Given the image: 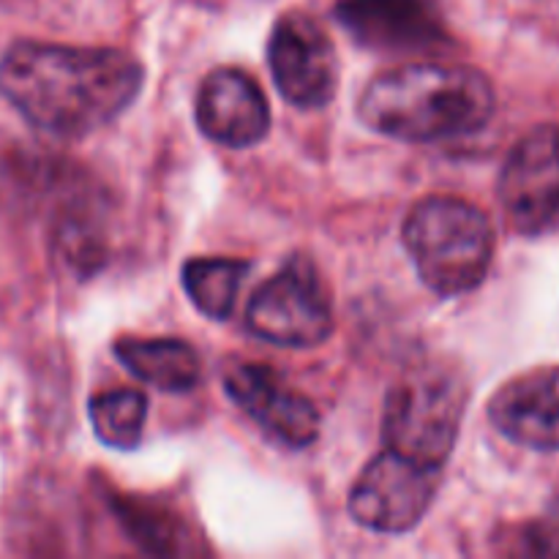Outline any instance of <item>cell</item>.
<instances>
[{
  "label": "cell",
  "instance_id": "7",
  "mask_svg": "<svg viewBox=\"0 0 559 559\" xmlns=\"http://www.w3.org/2000/svg\"><path fill=\"white\" fill-rule=\"evenodd\" d=\"M267 63L278 93L293 107H328L338 87V52L325 27L304 11H289L273 25Z\"/></svg>",
  "mask_w": 559,
  "mask_h": 559
},
{
  "label": "cell",
  "instance_id": "2",
  "mask_svg": "<svg viewBox=\"0 0 559 559\" xmlns=\"http://www.w3.org/2000/svg\"><path fill=\"white\" fill-rule=\"evenodd\" d=\"M358 115L369 129L404 142H437L484 129L495 87L484 71L459 63H407L377 76Z\"/></svg>",
  "mask_w": 559,
  "mask_h": 559
},
{
  "label": "cell",
  "instance_id": "13",
  "mask_svg": "<svg viewBox=\"0 0 559 559\" xmlns=\"http://www.w3.org/2000/svg\"><path fill=\"white\" fill-rule=\"evenodd\" d=\"M115 355L136 380L158 391H191L202 377L200 355L180 338H120Z\"/></svg>",
  "mask_w": 559,
  "mask_h": 559
},
{
  "label": "cell",
  "instance_id": "6",
  "mask_svg": "<svg viewBox=\"0 0 559 559\" xmlns=\"http://www.w3.org/2000/svg\"><path fill=\"white\" fill-rule=\"evenodd\" d=\"M440 486V469L396 451L371 459L349 491V513L377 533H407L426 516Z\"/></svg>",
  "mask_w": 559,
  "mask_h": 559
},
{
  "label": "cell",
  "instance_id": "8",
  "mask_svg": "<svg viewBox=\"0 0 559 559\" xmlns=\"http://www.w3.org/2000/svg\"><path fill=\"white\" fill-rule=\"evenodd\" d=\"M500 202L516 233L559 227V126H540L519 140L502 167Z\"/></svg>",
  "mask_w": 559,
  "mask_h": 559
},
{
  "label": "cell",
  "instance_id": "9",
  "mask_svg": "<svg viewBox=\"0 0 559 559\" xmlns=\"http://www.w3.org/2000/svg\"><path fill=\"white\" fill-rule=\"evenodd\" d=\"M229 399L262 431L289 448H306L320 435V413L304 393L262 364H235L224 374Z\"/></svg>",
  "mask_w": 559,
  "mask_h": 559
},
{
  "label": "cell",
  "instance_id": "1",
  "mask_svg": "<svg viewBox=\"0 0 559 559\" xmlns=\"http://www.w3.org/2000/svg\"><path fill=\"white\" fill-rule=\"evenodd\" d=\"M140 60L104 47L16 41L0 58V93L36 129L85 136L112 123L142 87Z\"/></svg>",
  "mask_w": 559,
  "mask_h": 559
},
{
  "label": "cell",
  "instance_id": "3",
  "mask_svg": "<svg viewBox=\"0 0 559 559\" xmlns=\"http://www.w3.org/2000/svg\"><path fill=\"white\" fill-rule=\"evenodd\" d=\"M404 246L418 276L442 298L473 293L495 257V227L473 202L426 197L404 222Z\"/></svg>",
  "mask_w": 559,
  "mask_h": 559
},
{
  "label": "cell",
  "instance_id": "15",
  "mask_svg": "<svg viewBox=\"0 0 559 559\" xmlns=\"http://www.w3.org/2000/svg\"><path fill=\"white\" fill-rule=\"evenodd\" d=\"M147 418L145 393L134 388H118V391H104L91 399V424L96 429L98 440L107 442L118 451H131L140 445L142 429Z\"/></svg>",
  "mask_w": 559,
  "mask_h": 559
},
{
  "label": "cell",
  "instance_id": "10",
  "mask_svg": "<svg viewBox=\"0 0 559 559\" xmlns=\"http://www.w3.org/2000/svg\"><path fill=\"white\" fill-rule=\"evenodd\" d=\"M336 20L355 41L380 52H407L445 41L435 0H338Z\"/></svg>",
  "mask_w": 559,
  "mask_h": 559
},
{
  "label": "cell",
  "instance_id": "11",
  "mask_svg": "<svg viewBox=\"0 0 559 559\" xmlns=\"http://www.w3.org/2000/svg\"><path fill=\"white\" fill-rule=\"evenodd\" d=\"M197 123L218 145L251 147L271 129V107L246 71L216 69L197 93Z\"/></svg>",
  "mask_w": 559,
  "mask_h": 559
},
{
  "label": "cell",
  "instance_id": "12",
  "mask_svg": "<svg viewBox=\"0 0 559 559\" xmlns=\"http://www.w3.org/2000/svg\"><path fill=\"white\" fill-rule=\"evenodd\" d=\"M502 437L533 451H559V366L513 377L489 402Z\"/></svg>",
  "mask_w": 559,
  "mask_h": 559
},
{
  "label": "cell",
  "instance_id": "4",
  "mask_svg": "<svg viewBox=\"0 0 559 559\" xmlns=\"http://www.w3.org/2000/svg\"><path fill=\"white\" fill-rule=\"evenodd\" d=\"M464 404L467 391L453 371L437 366L409 371L388 393L382 415L388 451L440 469L456 445Z\"/></svg>",
  "mask_w": 559,
  "mask_h": 559
},
{
  "label": "cell",
  "instance_id": "14",
  "mask_svg": "<svg viewBox=\"0 0 559 559\" xmlns=\"http://www.w3.org/2000/svg\"><path fill=\"white\" fill-rule=\"evenodd\" d=\"M249 262L233 257H197L183 265V287L191 304L211 320H227L235 311Z\"/></svg>",
  "mask_w": 559,
  "mask_h": 559
},
{
  "label": "cell",
  "instance_id": "5",
  "mask_svg": "<svg viewBox=\"0 0 559 559\" xmlns=\"http://www.w3.org/2000/svg\"><path fill=\"white\" fill-rule=\"evenodd\" d=\"M251 333L278 347H317L333 333V309L314 262L293 257L260 284L246 309Z\"/></svg>",
  "mask_w": 559,
  "mask_h": 559
}]
</instances>
